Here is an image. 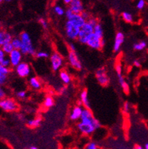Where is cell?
Returning <instances> with one entry per match:
<instances>
[{"mask_svg": "<svg viewBox=\"0 0 148 149\" xmlns=\"http://www.w3.org/2000/svg\"><path fill=\"white\" fill-rule=\"evenodd\" d=\"M101 125L99 120L93 116V113L89 108H83L81 116L80 117V122L77 124V128L79 131L85 136H89L99 128Z\"/></svg>", "mask_w": 148, "mask_h": 149, "instance_id": "cell-1", "label": "cell"}, {"mask_svg": "<svg viewBox=\"0 0 148 149\" xmlns=\"http://www.w3.org/2000/svg\"><path fill=\"white\" fill-rule=\"evenodd\" d=\"M97 23V20L96 19L93 18V17H90V18L87 20L86 22L84 24V25L81 27V30H80L78 38H77L79 42L83 45L87 44L88 36H90V33H93L95 25Z\"/></svg>", "mask_w": 148, "mask_h": 149, "instance_id": "cell-2", "label": "cell"}, {"mask_svg": "<svg viewBox=\"0 0 148 149\" xmlns=\"http://www.w3.org/2000/svg\"><path fill=\"white\" fill-rule=\"evenodd\" d=\"M22 40V46L20 51L23 55H30V56H36V50L33 45L31 38L29 33L27 32H22L19 36Z\"/></svg>", "mask_w": 148, "mask_h": 149, "instance_id": "cell-3", "label": "cell"}, {"mask_svg": "<svg viewBox=\"0 0 148 149\" xmlns=\"http://www.w3.org/2000/svg\"><path fill=\"white\" fill-rule=\"evenodd\" d=\"M65 30L66 36L69 40H77V38H78L81 28L76 25L75 23H73V22L67 20V22L65 23Z\"/></svg>", "mask_w": 148, "mask_h": 149, "instance_id": "cell-4", "label": "cell"}, {"mask_svg": "<svg viewBox=\"0 0 148 149\" xmlns=\"http://www.w3.org/2000/svg\"><path fill=\"white\" fill-rule=\"evenodd\" d=\"M104 44H105V41H104V39H101L93 32L88 36L86 45L88 47L93 48V49L101 50L104 46Z\"/></svg>", "mask_w": 148, "mask_h": 149, "instance_id": "cell-5", "label": "cell"}, {"mask_svg": "<svg viewBox=\"0 0 148 149\" xmlns=\"http://www.w3.org/2000/svg\"><path fill=\"white\" fill-rule=\"evenodd\" d=\"M0 108L5 111L13 112L18 110L19 106L14 100L5 97L2 100H0Z\"/></svg>", "mask_w": 148, "mask_h": 149, "instance_id": "cell-6", "label": "cell"}, {"mask_svg": "<svg viewBox=\"0 0 148 149\" xmlns=\"http://www.w3.org/2000/svg\"><path fill=\"white\" fill-rule=\"evenodd\" d=\"M96 77L99 84L103 87H106L109 85L110 79L105 68H101L98 69L96 72Z\"/></svg>", "mask_w": 148, "mask_h": 149, "instance_id": "cell-7", "label": "cell"}, {"mask_svg": "<svg viewBox=\"0 0 148 149\" xmlns=\"http://www.w3.org/2000/svg\"><path fill=\"white\" fill-rule=\"evenodd\" d=\"M51 68L54 71H58L63 65V58L59 53L54 52L50 56Z\"/></svg>", "mask_w": 148, "mask_h": 149, "instance_id": "cell-8", "label": "cell"}, {"mask_svg": "<svg viewBox=\"0 0 148 149\" xmlns=\"http://www.w3.org/2000/svg\"><path fill=\"white\" fill-rule=\"evenodd\" d=\"M16 72L19 77L24 78L31 74V68L28 62H21L16 67Z\"/></svg>", "mask_w": 148, "mask_h": 149, "instance_id": "cell-9", "label": "cell"}, {"mask_svg": "<svg viewBox=\"0 0 148 149\" xmlns=\"http://www.w3.org/2000/svg\"><path fill=\"white\" fill-rule=\"evenodd\" d=\"M68 62L73 68L76 70L82 69V64L75 51H70L68 53Z\"/></svg>", "mask_w": 148, "mask_h": 149, "instance_id": "cell-10", "label": "cell"}, {"mask_svg": "<svg viewBox=\"0 0 148 149\" xmlns=\"http://www.w3.org/2000/svg\"><path fill=\"white\" fill-rule=\"evenodd\" d=\"M23 54L20 50L13 49L10 54H8V57L11 62V66L16 68L22 60Z\"/></svg>", "mask_w": 148, "mask_h": 149, "instance_id": "cell-11", "label": "cell"}, {"mask_svg": "<svg viewBox=\"0 0 148 149\" xmlns=\"http://www.w3.org/2000/svg\"><path fill=\"white\" fill-rule=\"evenodd\" d=\"M124 42V35L122 32H118L115 36V40L113 44V51L117 53L120 51L121 47Z\"/></svg>", "mask_w": 148, "mask_h": 149, "instance_id": "cell-12", "label": "cell"}, {"mask_svg": "<svg viewBox=\"0 0 148 149\" xmlns=\"http://www.w3.org/2000/svg\"><path fill=\"white\" fill-rule=\"evenodd\" d=\"M68 8L76 13H81L85 10V7L81 0H73L69 4Z\"/></svg>", "mask_w": 148, "mask_h": 149, "instance_id": "cell-13", "label": "cell"}, {"mask_svg": "<svg viewBox=\"0 0 148 149\" xmlns=\"http://www.w3.org/2000/svg\"><path fill=\"white\" fill-rule=\"evenodd\" d=\"M83 108L80 105H76V106L73 107L72 109L71 112L70 113V119L72 121H76V120H80V117L81 116Z\"/></svg>", "mask_w": 148, "mask_h": 149, "instance_id": "cell-14", "label": "cell"}, {"mask_svg": "<svg viewBox=\"0 0 148 149\" xmlns=\"http://www.w3.org/2000/svg\"><path fill=\"white\" fill-rule=\"evenodd\" d=\"M10 73V68L4 67L0 65V85H2L6 82L8 75Z\"/></svg>", "mask_w": 148, "mask_h": 149, "instance_id": "cell-15", "label": "cell"}, {"mask_svg": "<svg viewBox=\"0 0 148 149\" xmlns=\"http://www.w3.org/2000/svg\"><path fill=\"white\" fill-rule=\"evenodd\" d=\"M13 39L11 34L5 31H0V47L5 44L10 42Z\"/></svg>", "mask_w": 148, "mask_h": 149, "instance_id": "cell-16", "label": "cell"}, {"mask_svg": "<svg viewBox=\"0 0 148 149\" xmlns=\"http://www.w3.org/2000/svg\"><path fill=\"white\" fill-rule=\"evenodd\" d=\"M118 80H119V83L120 86L122 87V90L124 91V93L127 95H128L130 93V86L126 82L125 79H124V77L122 76V74H117Z\"/></svg>", "mask_w": 148, "mask_h": 149, "instance_id": "cell-17", "label": "cell"}, {"mask_svg": "<svg viewBox=\"0 0 148 149\" xmlns=\"http://www.w3.org/2000/svg\"><path fill=\"white\" fill-rule=\"evenodd\" d=\"M80 100H81V104L84 105L85 108L90 109V105L89 99H88V90L85 89L81 91V94H80Z\"/></svg>", "mask_w": 148, "mask_h": 149, "instance_id": "cell-18", "label": "cell"}, {"mask_svg": "<svg viewBox=\"0 0 148 149\" xmlns=\"http://www.w3.org/2000/svg\"><path fill=\"white\" fill-rule=\"evenodd\" d=\"M29 85L34 90H39L42 88V84H41L40 80L38 79L37 77H32L31 78H30Z\"/></svg>", "mask_w": 148, "mask_h": 149, "instance_id": "cell-19", "label": "cell"}, {"mask_svg": "<svg viewBox=\"0 0 148 149\" xmlns=\"http://www.w3.org/2000/svg\"><path fill=\"white\" fill-rule=\"evenodd\" d=\"M59 77H60L61 80L62 81L64 84L65 85H68L71 82V78H70V76L68 73L66 71V70H61L60 73H59Z\"/></svg>", "mask_w": 148, "mask_h": 149, "instance_id": "cell-20", "label": "cell"}, {"mask_svg": "<svg viewBox=\"0 0 148 149\" xmlns=\"http://www.w3.org/2000/svg\"><path fill=\"white\" fill-rule=\"evenodd\" d=\"M93 33L97 35L99 37H100L101 39H104V31H103V28L101 25L100 23L98 22L94 27V29H93Z\"/></svg>", "mask_w": 148, "mask_h": 149, "instance_id": "cell-21", "label": "cell"}, {"mask_svg": "<svg viewBox=\"0 0 148 149\" xmlns=\"http://www.w3.org/2000/svg\"><path fill=\"white\" fill-rule=\"evenodd\" d=\"M41 122H42V119H41L40 117H37V118L28 120L27 124H28V125L30 127V128H37V127H39V125H40Z\"/></svg>", "mask_w": 148, "mask_h": 149, "instance_id": "cell-22", "label": "cell"}, {"mask_svg": "<svg viewBox=\"0 0 148 149\" xmlns=\"http://www.w3.org/2000/svg\"><path fill=\"white\" fill-rule=\"evenodd\" d=\"M147 42L145 41H144V40H142V41H139L138 42L135 43V44L133 45V49L135 50V51H143L144 49H145V48L147 47Z\"/></svg>", "mask_w": 148, "mask_h": 149, "instance_id": "cell-23", "label": "cell"}, {"mask_svg": "<svg viewBox=\"0 0 148 149\" xmlns=\"http://www.w3.org/2000/svg\"><path fill=\"white\" fill-rule=\"evenodd\" d=\"M43 105L46 108H50L54 105V100L51 96H47L44 100L43 102Z\"/></svg>", "mask_w": 148, "mask_h": 149, "instance_id": "cell-24", "label": "cell"}, {"mask_svg": "<svg viewBox=\"0 0 148 149\" xmlns=\"http://www.w3.org/2000/svg\"><path fill=\"white\" fill-rule=\"evenodd\" d=\"M1 48H2V50H3L4 52L5 53V54H8H8H10V53H11L12 51L14 49L11 42H10L6 43V44H5L4 45H2Z\"/></svg>", "mask_w": 148, "mask_h": 149, "instance_id": "cell-25", "label": "cell"}, {"mask_svg": "<svg viewBox=\"0 0 148 149\" xmlns=\"http://www.w3.org/2000/svg\"><path fill=\"white\" fill-rule=\"evenodd\" d=\"M11 43L13 45L14 49L20 50L22 46V40L20 37H14L12 39Z\"/></svg>", "mask_w": 148, "mask_h": 149, "instance_id": "cell-26", "label": "cell"}, {"mask_svg": "<svg viewBox=\"0 0 148 149\" xmlns=\"http://www.w3.org/2000/svg\"><path fill=\"white\" fill-rule=\"evenodd\" d=\"M122 19L126 22H133V15L131 14L129 12H123L122 13Z\"/></svg>", "mask_w": 148, "mask_h": 149, "instance_id": "cell-27", "label": "cell"}, {"mask_svg": "<svg viewBox=\"0 0 148 149\" xmlns=\"http://www.w3.org/2000/svg\"><path fill=\"white\" fill-rule=\"evenodd\" d=\"M54 13L56 15H58V16H59V17H62L63 15H65V10L63 9V8H62V7L59 6V5H56V6L54 7Z\"/></svg>", "mask_w": 148, "mask_h": 149, "instance_id": "cell-28", "label": "cell"}, {"mask_svg": "<svg viewBox=\"0 0 148 149\" xmlns=\"http://www.w3.org/2000/svg\"><path fill=\"white\" fill-rule=\"evenodd\" d=\"M36 57L39 59H46V58L50 57V54L46 51H38L36 53Z\"/></svg>", "mask_w": 148, "mask_h": 149, "instance_id": "cell-29", "label": "cell"}, {"mask_svg": "<svg viewBox=\"0 0 148 149\" xmlns=\"http://www.w3.org/2000/svg\"><path fill=\"white\" fill-rule=\"evenodd\" d=\"M0 65L4 66V67L10 68V66H11V62H10V59H9V57H6V56H5V57L3 59V60L2 61V62H1V64Z\"/></svg>", "mask_w": 148, "mask_h": 149, "instance_id": "cell-30", "label": "cell"}, {"mask_svg": "<svg viewBox=\"0 0 148 149\" xmlns=\"http://www.w3.org/2000/svg\"><path fill=\"white\" fill-rule=\"evenodd\" d=\"M85 148L87 149H97L99 148V146H98V144L93 141L92 142H90L85 146Z\"/></svg>", "mask_w": 148, "mask_h": 149, "instance_id": "cell-31", "label": "cell"}, {"mask_svg": "<svg viewBox=\"0 0 148 149\" xmlns=\"http://www.w3.org/2000/svg\"><path fill=\"white\" fill-rule=\"evenodd\" d=\"M146 5V1L145 0H138L136 4V8L138 10H142Z\"/></svg>", "mask_w": 148, "mask_h": 149, "instance_id": "cell-32", "label": "cell"}, {"mask_svg": "<svg viewBox=\"0 0 148 149\" xmlns=\"http://www.w3.org/2000/svg\"><path fill=\"white\" fill-rule=\"evenodd\" d=\"M16 97L19 99H25L27 97V93L25 91H19L16 93Z\"/></svg>", "mask_w": 148, "mask_h": 149, "instance_id": "cell-33", "label": "cell"}, {"mask_svg": "<svg viewBox=\"0 0 148 149\" xmlns=\"http://www.w3.org/2000/svg\"><path fill=\"white\" fill-rule=\"evenodd\" d=\"M115 69H116V73H117V74H122V65H121L120 62H118L117 63H116Z\"/></svg>", "mask_w": 148, "mask_h": 149, "instance_id": "cell-34", "label": "cell"}, {"mask_svg": "<svg viewBox=\"0 0 148 149\" xmlns=\"http://www.w3.org/2000/svg\"><path fill=\"white\" fill-rule=\"evenodd\" d=\"M39 23L41 24V25L44 28V29H47V27H48V25H47V22L43 18H39Z\"/></svg>", "mask_w": 148, "mask_h": 149, "instance_id": "cell-35", "label": "cell"}, {"mask_svg": "<svg viewBox=\"0 0 148 149\" xmlns=\"http://www.w3.org/2000/svg\"><path fill=\"white\" fill-rule=\"evenodd\" d=\"M5 97H6V92L5 89L2 87V85H0V100H2Z\"/></svg>", "mask_w": 148, "mask_h": 149, "instance_id": "cell-36", "label": "cell"}, {"mask_svg": "<svg viewBox=\"0 0 148 149\" xmlns=\"http://www.w3.org/2000/svg\"><path fill=\"white\" fill-rule=\"evenodd\" d=\"M123 110H124L125 112H128L129 110H130V103L128 102H125L123 105Z\"/></svg>", "mask_w": 148, "mask_h": 149, "instance_id": "cell-37", "label": "cell"}, {"mask_svg": "<svg viewBox=\"0 0 148 149\" xmlns=\"http://www.w3.org/2000/svg\"><path fill=\"white\" fill-rule=\"evenodd\" d=\"M5 57V53L4 52L3 50L2 49V48L0 47V64H1V62H2V61L3 60V59Z\"/></svg>", "mask_w": 148, "mask_h": 149, "instance_id": "cell-38", "label": "cell"}, {"mask_svg": "<svg viewBox=\"0 0 148 149\" xmlns=\"http://www.w3.org/2000/svg\"><path fill=\"white\" fill-rule=\"evenodd\" d=\"M81 14L82 15V17H83L84 18H85L86 20H88V19L90 18V13H88V12L85 11V10H84V11L82 12V13H81Z\"/></svg>", "mask_w": 148, "mask_h": 149, "instance_id": "cell-39", "label": "cell"}, {"mask_svg": "<svg viewBox=\"0 0 148 149\" xmlns=\"http://www.w3.org/2000/svg\"><path fill=\"white\" fill-rule=\"evenodd\" d=\"M133 65H134V66H135V67H136V68H140L141 66H142L140 62H139L138 60H134Z\"/></svg>", "mask_w": 148, "mask_h": 149, "instance_id": "cell-40", "label": "cell"}, {"mask_svg": "<svg viewBox=\"0 0 148 149\" xmlns=\"http://www.w3.org/2000/svg\"><path fill=\"white\" fill-rule=\"evenodd\" d=\"M69 49H70V51H76L75 45H74L73 43H70V44H69Z\"/></svg>", "mask_w": 148, "mask_h": 149, "instance_id": "cell-41", "label": "cell"}, {"mask_svg": "<svg viewBox=\"0 0 148 149\" xmlns=\"http://www.w3.org/2000/svg\"><path fill=\"white\" fill-rule=\"evenodd\" d=\"M62 1H63L64 3L66 4V5H69V4H70L73 0H62Z\"/></svg>", "mask_w": 148, "mask_h": 149, "instance_id": "cell-42", "label": "cell"}, {"mask_svg": "<svg viewBox=\"0 0 148 149\" xmlns=\"http://www.w3.org/2000/svg\"><path fill=\"white\" fill-rule=\"evenodd\" d=\"M135 148H137V149H142V148H143V147H142V146H135Z\"/></svg>", "mask_w": 148, "mask_h": 149, "instance_id": "cell-43", "label": "cell"}, {"mask_svg": "<svg viewBox=\"0 0 148 149\" xmlns=\"http://www.w3.org/2000/svg\"><path fill=\"white\" fill-rule=\"evenodd\" d=\"M38 148L36 147V146H31L30 147V149H37Z\"/></svg>", "mask_w": 148, "mask_h": 149, "instance_id": "cell-44", "label": "cell"}, {"mask_svg": "<svg viewBox=\"0 0 148 149\" xmlns=\"http://www.w3.org/2000/svg\"><path fill=\"white\" fill-rule=\"evenodd\" d=\"M145 149H148V143H146V144L145 145Z\"/></svg>", "mask_w": 148, "mask_h": 149, "instance_id": "cell-45", "label": "cell"}, {"mask_svg": "<svg viewBox=\"0 0 148 149\" xmlns=\"http://www.w3.org/2000/svg\"><path fill=\"white\" fill-rule=\"evenodd\" d=\"M4 1H5V2H11L12 0H4Z\"/></svg>", "mask_w": 148, "mask_h": 149, "instance_id": "cell-46", "label": "cell"}, {"mask_svg": "<svg viewBox=\"0 0 148 149\" xmlns=\"http://www.w3.org/2000/svg\"><path fill=\"white\" fill-rule=\"evenodd\" d=\"M3 1H4V0H0V4L2 3V2H3Z\"/></svg>", "mask_w": 148, "mask_h": 149, "instance_id": "cell-47", "label": "cell"}, {"mask_svg": "<svg viewBox=\"0 0 148 149\" xmlns=\"http://www.w3.org/2000/svg\"><path fill=\"white\" fill-rule=\"evenodd\" d=\"M145 1H148V0H145Z\"/></svg>", "mask_w": 148, "mask_h": 149, "instance_id": "cell-48", "label": "cell"}]
</instances>
